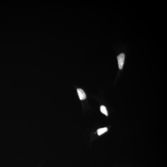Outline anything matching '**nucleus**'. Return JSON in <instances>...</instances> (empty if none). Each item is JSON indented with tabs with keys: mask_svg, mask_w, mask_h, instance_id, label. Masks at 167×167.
I'll list each match as a JSON object with an SVG mask.
<instances>
[{
	"mask_svg": "<svg viewBox=\"0 0 167 167\" xmlns=\"http://www.w3.org/2000/svg\"><path fill=\"white\" fill-rule=\"evenodd\" d=\"M125 54L123 53L120 54L117 57V58L118 68L120 69H122L125 61Z\"/></svg>",
	"mask_w": 167,
	"mask_h": 167,
	"instance_id": "nucleus-1",
	"label": "nucleus"
},
{
	"mask_svg": "<svg viewBox=\"0 0 167 167\" xmlns=\"http://www.w3.org/2000/svg\"><path fill=\"white\" fill-rule=\"evenodd\" d=\"M78 95H79L80 99L81 100L85 99L86 98V95L83 90L81 88H78L77 89Z\"/></svg>",
	"mask_w": 167,
	"mask_h": 167,
	"instance_id": "nucleus-2",
	"label": "nucleus"
},
{
	"mask_svg": "<svg viewBox=\"0 0 167 167\" xmlns=\"http://www.w3.org/2000/svg\"><path fill=\"white\" fill-rule=\"evenodd\" d=\"M108 130V128L106 127L100 128L97 130V133L98 134V135H100L104 133L105 132H107Z\"/></svg>",
	"mask_w": 167,
	"mask_h": 167,
	"instance_id": "nucleus-3",
	"label": "nucleus"
},
{
	"mask_svg": "<svg viewBox=\"0 0 167 167\" xmlns=\"http://www.w3.org/2000/svg\"><path fill=\"white\" fill-rule=\"evenodd\" d=\"M100 109L101 112L102 113L104 114L106 116H108V112L106 107L104 105H101L100 108Z\"/></svg>",
	"mask_w": 167,
	"mask_h": 167,
	"instance_id": "nucleus-4",
	"label": "nucleus"
}]
</instances>
